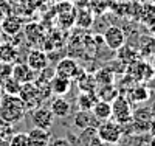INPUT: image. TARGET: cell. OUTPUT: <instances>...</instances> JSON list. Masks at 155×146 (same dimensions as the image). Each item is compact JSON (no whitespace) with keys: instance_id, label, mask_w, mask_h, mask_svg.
I'll list each match as a JSON object with an SVG mask.
<instances>
[{"instance_id":"cell-1","label":"cell","mask_w":155,"mask_h":146,"mask_svg":"<svg viewBox=\"0 0 155 146\" xmlns=\"http://www.w3.org/2000/svg\"><path fill=\"white\" fill-rule=\"evenodd\" d=\"M27 114V106L19 95H5L0 98V123L12 126Z\"/></svg>"},{"instance_id":"cell-2","label":"cell","mask_w":155,"mask_h":146,"mask_svg":"<svg viewBox=\"0 0 155 146\" xmlns=\"http://www.w3.org/2000/svg\"><path fill=\"white\" fill-rule=\"evenodd\" d=\"M96 135L106 144H116L121 140V135H123L121 124H118L116 121H112V120H106L96 127Z\"/></svg>"},{"instance_id":"cell-3","label":"cell","mask_w":155,"mask_h":146,"mask_svg":"<svg viewBox=\"0 0 155 146\" xmlns=\"http://www.w3.org/2000/svg\"><path fill=\"white\" fill-rule=\"evenodd\" d=\"M132 107L130 101L126 97H116L112 101V118H115V121L118 124H127L132 121Z\"/></svg>"},{"instance_id":"cell-4","label":"cell","mask_w":155,"mask_h":146,"mask_svg":"<svg viewBox=\"0 0 155 146\" xmlns=\"http://www.w3.org/2000/svg\"><path fill=\"white\" fill-rule=\"evenodd\" d=\"M20 100L25 103L27 109H34L36 106H39L45 95L42 93V90L39 89L34 83H27V84H22V89H20V93H19Z\"/></svg>"},{"instance_id":"cell-5","label":"cell","mask_w":155,"mask_h":146,"mask_svg":"<svg viewBox=\"0 0 155 146\" xmlns=\"http://www.w3.org/2000/svg\"><path fill=\"white\" fill-rule=\"evenodd\" d=\"M54 70H56V75L67 78V79H70V81L76 79L78 76H79V73L82 72L81 67H79V64H78L74 59H71V58L61 59L58 62V65L54 67Z\"/></svg>"},{"instance_id":"cell-6","label":"cell","mask_w":155,"mask_h":146,"mask_svg":"<svg viewBox=\"0 0 155 146\" xmlns=\"http://www.w3.org/2000/svg\"><path fill=\"white\" fill-rule=\"evenodd\" d=\"M104 44L110 48V50H120L123 45H126V33L120 28V26H109L104 33Z\"/></svg>"},{"instance_id":"cell-7","label":"cell","mask_w":155,"mask_h":146,"mask_svg":"<svg viewBox=\"0 0 155 146\" xmlns=\"http://www.w3.org/2000/svg\"><path fill=\"white\" fill-rule=\"evenodd\" d=\"M0 28H2V33L3 34L12 37V36H17L22 31L23 22H22V19L19 16H16V14H12V12H11V14L5 16L3 20L0 22Z\"/></svg>"},{"instance_id":"cell-8","label":"cell","mask_w":155,"mask_h":146,"mask_svg":"<svg viewBox=\"0 0 155 146\" xmlns=\"http://www.w3.org/2000/svg\"><path fill=\"white\" fill-rule=\"evenodd\" d=\"M27 65L31 70H34L36 73L44 70L45 67H48V56H47V53L44 50H39V48L31 50L28 53V56H27Z\"/></svg>"},{"instance_id":"cell-9","label":"cell","mask_w":155,"mask_h":146,"mask_svg":"<svg viewBox=\"0 0 155 146\" xmlns=\"http://www.w3.org/2000/svg\"><path fill=\"white\" fill-rule=\"evenodd\" d=\"M36 72L31 70L27 64H20V62H16L12 64V73L11 76L17 79L20 84H27V83H34L36 79Z\"/></svg>"},{"instance_id":"cell-10","label":"cell","mask_w":155,"mask_h":146,"mask_svg":"<svg viewBox=\"0 0 155 146\" xmlns=\"http://www.w3.org/2000/svg\"><path fill=\"white\" fill-rule=\"evenodd\" d=\"M53 120H54V117H53V114H51L50 109L37 107V109L33 110V123H34V127H41V129L50 131V127L53 126Z\"/></svg>"},{"instance_id":"cell-11","label":"cell","mask_w":155,"mask_h":146,"mask_svg":"<svg viewBox=\"0 0 155 146\" xmlns=\"http://www.w3.org/2000/svg\"><path fill=\"white\" fill-rule=\"evenodd\" d=\"M71 89V81L64 76H59V75H54V78L50 81V90L53 92L54 95L58 97H64L67 95Z\"/></svg>"},{"instance_id":"cell-12","label":"cell","mask_w":155,"mask_h":146,"mask_svg":"<svg viewBox=\"0 0 155 146\" xmlns=\"http://www.w3.org/2000/svg\"><path fill=\"white\" fill-rule=\"evenodd\" d=\"M50 110H51V114H53V117H56V118H65V117L70 115L71 106L65 98L58 97V98H54L53 101H51Z\"/></svg>"},{"instance_id":"cell-13","label":"cell","mask_w":155,"mask_h":146,"mask_svg":"<svg viewBox=\"0 0 155 146\" xmlns=\"http://www.w3.org/2000/svg\"><path fill=\"white\" fill-rule=\"evenodd\" d=\"M92 114L99 121L110 120V118H112V103L104 101V100H98L95 103V106L92 107Z\"/></svg>"},{"instance_id":"cell-14","label":"cell","mask_w":155,"mask_h":146,"mask_svg":"<svg viewBox=\"0 0 155 146\" xmlns=\"http://www.w3.org/2000/svg\"><path fill=\"white\" fill-rule=\"evenodd\" d=\"M28 137H30L33 146H47V144H50V140H51L50 131L41 129V127H33L28 132Z\"/></svg>"},{"instance_id":"cell-15","label":"cell","mask_w":155,"mask_h":146,"mask_svg":"<svg viewBox=\"0 0 155 146\" xmlns=\"http://www.w3.org/2000/svg\"><path fill=\"white\" fill-rule=\"evenodd\" d=\"M17 59H19V51L16 45H12L11 42L0 44V61L6 64H16Z\"/></svg>"},{"instance_id":"cell-16","label":"cell","mask_w":155,"mask_h":146,"mask_svg":"<svg viewBox=\"0 0 155 146\" xmlns=\"http://www.w3.org/2000/svg\"><path fill=\"white\" fill-rule=\"evenodd\" d=\"M152 120V114L149 109H144V107H141L138 110H135L132 114V121L137 127H140L141 131H146L149 129V123Z\"/></svg>"},{"instance_id":"cell-17","label":"cell","mask_w":155,"mask_h":146,"mask_svg":"<svg viewBox=\"0 0 155 146\" xmlns=\"http://www.w3.org/2000/svg\"><path fill=\"white\" fill-rule=\"evenodd\" d=\"M140 22L149 26L155 23V2H143L141 6V14H140Z\"/></svg>"},{"instance_id":"cell-18","label":"cell","mask_w":155,"mask_h":146,"mask_svg":"<svg viewBox=\"0 0 155 146\" xmlns=\"http://www.w3.org/2000/svg\"><path fill=\"white\" fill-rule=\"evenodd\" d=\"M78 81V87L81 89V92H96V81L93 75H88L85 72H81L79 76L76 78Z\"/></svg>"},{"instance_id":"cell-19","label":"cell","mask_w":155,"mask_h":146,"mask_svg":"<svg viewBox=\"0 0 155 146\" xmlns=\"http://www.w3.org/2000/svg\"><path fill=\"white\" fill-rule=\"evenodd\" d=\"M96 92H81V95L78 97V104H79L81 110H92L95 103L98 101Z\"/></svg>"},{"instance_id":"cell-20","label":"cell","mask_w":155,"mask_h":146,"mask_svg":"<svg viewBox=\"0 0 155 146\" xmlns=\"http://www.w3.org/2000/svg\"><path fill=\"white\" fill-rule=\"evenodd\" d=\"M93 114H92V110H79L76 115H74V120H73V123H74V126L76 127H79V129H87V127H90L93 124Z\"/></svg>"},{"instance_id":"cell-21","label":"cell","mask_w":155,"mask_h":146,"mask_svg":"<svg viewBox=\"0 0 155 146\" xmlns=\"http://www.w3.org/2000/svg\"><path fill=\"white\" fill-rule=\"evenodd\" d=\"M116 51H120V55H118V61H120V62H123L124 65H129V64H132V62L138 61L137 50H134L132 47L123 45L120 50H116Z\"/></svg>"},{"instance_id":"cell-22","label":"cell","mask_w":155,"mask_h":146,"mask_svg":"<svg viewBox=\"0 0 155 146\" xmlns=\"http://www.w3.org/2000/svg\"><path fill=\"white\" fill-rule=\"evenodd\" d=\"M113 78H115V73L112 72L110 67H104L95 73V81H96V86H109V84H113Z\"/></svg>"},{"instance_id":"cell-23","label":"cell","mask_w":155,"mask_h":146,"mask_svg":"<svg viewBox=\"0 0 155 146\" xmlns=\"http://www.w3.org/2000/svg\"><path fill=\"white\" fill-rule=\"evenodd\" d=\"M2 90L5 95H19L20 93V89H22V84L17 81V79H14L12 76L6 78L5 81L2 83Z\"/></svg>"},{"instance_id":"cell-24","label":"cell","mask_w":155,"mask_h":146,"mask_svg":"<svg viewBox=\"0 0 155 146\" xmlns=\"http://www.w3.org/2000/svg\"><path fill=\"white\" fill-rule=\"evenodd\" d=\"M155 53V37H141L140 41V55L141 56H149Z\"/></svg>"},{"instance_id":"cell-25","label":"cell","mask_w":155,"mask_h":146,"mask_svg":"<svg viewBox=\"0 0 155 146\" xmlns=\"http://www.w3.org/2000/svg\"><path fill=\"white\" fill-rule=\"evenodd\" d=\"M130 100L132 101H135V103H144V101H147L149 100V97H150V92H149V89L147 87H143V86H140V87H135V89H132L130 90Z\"/></svg>"},{"instance_id":"cell-26","label":"cell","mask_w":155,"mask_h":146,"mask_svg":"<svg viewBox=\"0 0 155 146\" xmlns=\"http://www.w3.org/2000/svg\"><path fill=\"white\" fill-rule=\"evenodd\" d=\"M9 146H33V143L28 137V132H19L9 137Z\"/></svg>"},{"instance_id":"cell-27","label":"cell","mask_w":155,"mask_h":146,"mask_svg":"<svg viewBox=\"0 0 155 146\" xmlns=\"http://www.w3.org/2000/svg\"><path fill=\"white\" fill-rule=\"evenodd\" d=\"M11 73H12V64H6L0 61V86H2V83L6 78L11 76Z\"/></svg>"},{"instance_id":"cell-28","label":"cell","mask_w":155,"mask_h":146,"mask_svg":"<svg viewBox=\"0 0 155 146\" xmlns=\"http://www.w3.org/2000/svg\"><path fill=\"white\" fill-rule=\"evenodd\" d=\"M48 146H71V143L65 137H58V138L50 140V144Z\"/></svg>"},{"instance_id":"cell-29","label":"cell","mask_w":155,"mask_h":146,"mask_svg":"<svg viewBox=\"0 0 155 146\" xmlns=\"http://www.w3.org/2000/svg\"><path fill=\"white\" fill-rule=\"evenodd\" d=\"M87 146H107L104 141H102L98 135H93L92 138L88 140V143H87Z\"/></svg>"},{"instance_id":"cell-30","label":"cell","mask_w":155,"mask_h":146,"mask_svg":"<svg viewBox=\"0 0 155 146\" xmlns=\"http://www.w3.org/2000/svg\"><path fill=\"white\" fill-rule=\"evenodd\" d=\"M149 132H150V135L155 138V118H152L150 123H149Z\"/></svg>"},{"instance_id":"cell-31","label":"cell","mask_w":155,"mask_h":146,"mask_svg":"<svg viewBox=\"0 0 155 146\" xmlns=\"http://www.w3.org/2000/svg\"><path fill=\"white\" fill-rule=\"evenodd\" d=\"M93 39H95V44H96V45H106V44H104V37H102L101 34H96Z\"/></svg>"},{"instance_id":"cell-32","label":"cell","mask_w":155,"mask_h":146,"mask_svg":"<svg viewBox=\"0 0 155 146\" xmlns=\"http://www.w3.org/2000/svg\"><path fill=\"white\" fill-rule=\"evenodd\" d=\"M19 2H23V0H8V3H9V5H17Z\"/></svg>"},{"instance_id":"cell-33","label":"cell","mask_w":155,"mask_h":146,"mask_svg":"<svg viewBox=\"0 0 155 146\" xmlns=\"http://www.w3.org/2000/svg\"><path fill=\"white\" fill-rule=\"evenodd\" d=\"M150 65H152V69H153V72H155V55H153V58H152V64H150Z\"/></svg>"},{"instance_id":"cell-34","label":"cell","mask_w":155,"mask_h":146,"mask_svg":"<svg viewBox=\"0 0 155 146\" xmlns=\"http://www.w3.org/2000/svg\"><path fill=\"white\" fill-rule=\"evenodd\" d=\"M5 2H8V0H0V5H2V3H5Z\"/></svg>"},{"instance_id":"cell-35","label":"cell","mask_w":155,"mask_h":146,"mask_svg":"<svg viewBox=\"0 0 155 146\" xmlns=\"http://www.w3.org/2000/svg\"><path fill=\"white\" fill-rule=\"evenodd\" d=\"M135 2H144V0H135Z\"/></svg>"},{"instance_id":"cell-36","label":"cell","mask_w":155,"mask_h":146,"mask_svg":"<svg viewBox=\"0 0 155 146\" xmlns=\"http://www.w3.org/2000/svg\"><path fill=\"white\" fill-rule=\"evenodd\" d=\"M107 146H113V144H107Z\"/></svg>"},{"instance_id":"cell-37","label":"cell","mask_w":155,"mask_h":146,"mask_svg":"<svg viewBox=\"0 0 155 146\" xmlns=\"http://www.w3.org/2000/svg\"><path fill=\"white\" fill-rule=\"evenodd\" d=\"M153 37H155V34H153Z\"/></svg>"},{"instance_id":"cell-38","label":"cell","mask_w":155,"mask_h":146,"mask_svg":"<svg viewBox=\"0 0 155 146\" xmlns=\"http://www.w3.org/2000/svg\"><path fill=\"white\" fill-rule=\"evenodd\" d=\"M47 146H48V144H47Z\"/></svg>"}]
</instances>
